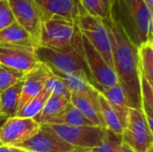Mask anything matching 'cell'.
<instances>
[{"mask_svg": "<svg viewBox=\"0 0 153 152\" xmlns=\"http://www.w3.org/2000/svg\"><path fill=\"white\" fill-rule=\"evenodd\" d=\"M22 85L23 79L8 87L0 93V108L2 118L7 119L15 116L20 101Z\"/></svg>", "mask_w": 153, "mask_h": 152, "instance_id": "cell-19", "label": "cell"}, {"mask_svg": "<svg viewBox=\"0 0 153 152\" xmlns=\"http://www.w3.org/2000/svg\"><path fill=\"white\" fill-rule=\"evenodd\" d=\"M143 1L146 3V4H147L149 7L153 8V0H143Z\"/></svg>", "mask_w": 153, "mask_h": 152, "instance_id": "cell-34", "label": "cell"}, {"mask_svg": "<svg viewBox=\"0 0 153 152\" xmlns=\"http://www.w3.org/2000/svg\"><path fill=\"white\" fill-rule=\"evenodd\" d=\"M0 45H18L32 47L39 46L33 37L16 22L0 30Z\"/></svg>", "mask_w": 153, "mask_h": 152, "instance_id": "cell-17", "label": "cell"}, {"mask_svg": "<svg viewBox=\"0 0 153 152\" xmlns=\"http://www.w3.org/2000/svg\"><path fill=\"white\" fill-rule=\"evenodd\" d=\"M51 73L49 67L42 62H39L31 70L25 73L17 111L22 108L28 101L44 88Z\"/></svg>", "mask_w": 153, "mask_h": 152, "instance_id": "cell-13", "label": "cell"}, {"mask_svg": "<svg viewBox=\"0 0 153 152\" xmlns=\"http://www.w3.org/2000/svg\"><path fill=\"white\" fill-rule=\"evenodd\" d=\"M24 152H32V151H25Z\"/></svg>", "mask_w": 153, "mask_h": 152, "instance_id": "cell-38", "label": "cell"}, {"mask_svg": "<svg viewBox=\"0 0 153 152\" xmlns=\"http://www.w3.org/2000/svg\"><path fill=\"white\" fill-rule=\"evenodd\" d=\"M82 45L93 86L95 88L110 87L118 83L114 68L108 65L103 56L97 51L83 34H82Z\"/></svg>", "mask_w": 153, "mask_h": 152, "instance_id": "cell-8", "label": "cell"}, {"mask_svg": "<svg viewBox=\"0 0 153 152\" xmlns=\"http://www.w3.org/2000/svg\"><path fill=\"white\" fill-rule=\"evenodd\" d=\"M15 22L12 8L8 0H0V30Z\"/></svg>", "mask_w": 153, "mask_h": 152, "instance_id": "cell-30", "label": "cell"}, {"mask_svg": "<svg viewBox=\"0 0 153 152\" xmlns=\"http://www.w3.org/2000/svg\"><path fill=\"white\" fill-rule=\"evenodd\" d=\"M45 87L51 92V94L62 96V97H65L70 100L71 92L66 88V86L62 82V80L58 76L54 74L53 73H51V75L47 80Z\"/></svg>", "mask_w": 153, "mask_h": 152, "instance_id": "cell-29", "label": "cell"}, {"mask_svg": "<svg viewBox=\"0 0 153 152\" xmlns=\"http://www.w3.org/2000/svg\"><path fill=\"white\" fill-rule=\"evenodd\" d=\"M48 125L60 138L73 147L89 149H92L100 145L106 128L100 125Z\"/></svg>", "mask_w": 153, "mask_h": 152, "instance_id": "cell-7", "label": "cell"}, {"mask_svg": "<svg viewBox=\"0 0 153 152\" xmlns=\"http://www.w3.org/2000/svg\"><path fill=\"white\" fill-rule=\"evenodd\" d=\"M66 152H92L91 149L89 148H73L72 150Z\"/></svg>", "mask_w": 153, "mask_h": 152, "instance_id": "cell-33", "label": "cell"}, {"mask_svg": "<svg viewBox=\"0 0 153 152\" xmlns=\"http://www.w3.org/2000/svg\"><path fill=\"white\" fill-rule=\"evenodd\" d=\"M70 100L65 97L50 94L41 111L33 119L39 125L46 124L49 119L60 113Z\"/></svg>", "mask_w": 153, "mask_h": 152, "instance_id": "cell-22", "label": "cell"}, {"mask_svg": "<svg viewBox=\"0 0 153 152\" xmlns=\"http://www.w3.org/2000/svg\"><path fill=\"white\" fill-rule=\"evenodd\" d=\"M35 49L26 46L0 45V64L26 73L39 62Z\"/></svg>", "mask_w": 153, "mask_h": 152, "instance_id": "cell-12", "label": "cell"}, {"mask_svg": "<svg viewBox=\"0 0 153 152\" xmlns=\"http://www.w3.org/2000/svg\"><path fill=\"white\" fill-rule=\"evenodd\" d=\"M122 139L135 152H146L152 147L153 131L150 129L142 110L129 108Z\"/></svg>", "mask_w": 153, "mask_h": 152, "instance_id": "cell-6", "label": "cell"}, {"mask_svg": "<svg viewBox=\"0 0 153 152\" xmlns=\"http://www.w3.org/2000/svg\"><path fill=\"white\" fill-rule=\"evenodd\" d=\"M82 9L101 20L110 18L113 0H78Z\"/></svg>", "mask_w": 153, "mask_h": 152, "instance_id": "cell-26", "label": "cell"}, {"mask_svg": "<svg viewBox=\"0 0 153 152\" xmlns=\"http://www.w3.org/2000/svg\"><path fill=\"white\" fill-rule=\"evenodd\" d=\"M146 152H153V146H152V147H151V148H150L149 150H147V151H146Z\"/></svg>", "mask_w": 153, "mask_h": 152, "instance_id": "cell-36", "label": "cell"}, {"mask_svg": "<svg viewBox=\"0 0 153 152\" xmlns=\"http://www.w3.org/2000/svg\"><path fill=\"white\" fill-rule=\"evenodd\" d=\"M47 125H95L87 119L82 113L70 102L56 116L49 119ZM44 125V124H43Z\"/></svg>", "mask_w": 153, "mask_h": 152, "instance_id": "cell-20", "label": "cell"}, {"mask_svg": "<svg viewBox=\"0 0 153 152\" xmlns=\"http://www.w3.org/2000/svg\"><path fill=\"white\" fill-rule=\"evenodd\" d=\"M25 73L0 64V93L23 79Z\"/></svg>", "mask_w": 153, "mask_h": 152, "instance_id": "cell-28", "label": "cell"}, {"mask_svg": "<svg viewBox=\"0 0 153 152\" xmlns=\"http://www.w3.org/2000/svg\"><path fill=\"white\" fill-rule=\"evenodd\" d=\"M0 118H2V117H1V108H0Z\"/></svg>", "mask_w": 153, "mask_h": 152, "instance_id": "cell-37", "label": "cell"}, {"mask_svg": "<svg viewBox=\"0 0 153 152\" xmlns=\"http://www.w3.org/2000/svg\"><path fill=\"white\" fill-rule=\"evenodd\" d=\"M51 72L58 76L71 93L84 95L92 99H98L99 91L93 86L91 76L83 70L70 73H63L49 67Z\"/></svg>", "mask_w": 153, "mask_h": 152, "instance_id": "cell-14", "label": "cell"}, {"mask_svg": "<svg viewBox=\"0 0 153 152\" xmlns=\"http://www.w3.org/2000/svg\"><path fill=\"white\" fill-rule=\"evenodd\" d=\"M123 142L122 134L105 128L104 136L100 146L92 148V152H118Z\"/></svg>", "mask_w": 153, "mask_h": 152, "instance_id": "cell-27", "label": "cell"}, {"mask_svg": "<svg viewBox=\"0 0 153 152\" xmlns=\"http://www.w3.org/2000/svg\"><path fill=\"white\" fill-rule=\"evenodd\" d=\"M15 22L25 29L39 44L41 13L34 0H8Z\"/></svg>", "mask_w": 153, "mask_h": 152, "instance_id": "cell-11", "label": "cell"}, {"mask_svg": "<svg viewBox=\"0 0 153 152\" xmlns=\"http://www.w3.org/2000/svg\"><path fill=\"white\" fill-rule=\"evenodd\" d=\"M77 24L81 33L89 39L91 45L103 56L108 65L114 68L111 41L103 21L99 17L88 13L81 6Z\"/></svg>", "mask_w": 153, "mask_h": 152, "instance_id": "cell-5", "label": "cell"}, {"mask_svg": "<svg viewBox=\"0 0 153 152\" xmlns=\"http://www.w3.org/2000/svg\"><path fill=\"white\" fill-rule=\"evenodd\" d=\"M138 58L142 73L153 84V40H147L138 47Z\"/></svg>", "mask_w": 153, "mask_h": 152, "instance_id": "cell-24", "label": "cell"}, {"mask_svg": "<svg viewBox=\"0 0 153 152\" xmlns=\"http://www.w3.org/2000/svg\"><path fill=\"white\" fill-rule=\"evenodd\" d=\"M112 7L135 46L152 40L153 11L143 0H114Z\"/></svg>", "mask_w": 153, "mask_h": 152, "instance_id": "cell-2", "label": "cell"}, {"mask_svg": "<svg viewBox=\"0 0 153 152\" xmlns=\"http://www.w3.org/2000/svg\"><path fill=\"white\" fill-rule=\"evenodd\" d=\"M118 152H135L128 144H126V142H122L120 148H119V151Z\"/></svg>", "mask_w": 153, "mask_h": 152, "instance_id": "cell-32", "label": "cell"}, {"mask_svg": "<svg viewBox=\"0 0 153 152\" xmlns=\"http://www.w3.org/2000/svg\"><path fill=\"white\" fill-rule=\"evenodd\" d=\"M70 101L82 113L87 119H89L95 125L105 127L100 114L98 99H92L84 95L71 93Z\"/></svg>", "mask_w": 153, "mask_h": 152, "instance_id": "cell-18", "label": "cell"}, {"mask_svg": "<svg viewBox=\"0 0 153 152\" xmlns=\"http://www.w3.org/2000/svg\"><path fill=\"white\" fill-rule=\"evenodd\" d=\"M0 145H1V142H0Z\"/></svg>", "mask_w": 153, "mask_h": 152, "instance_id": "cell-39", "label": "cell"}, {"mask_svg": "<svg viewBox=\"0 0 153 152\" xmlns=\"http://www.w3.org/2000/svg\"><path fill=\"white\" fill-rule=\"evenodd\" d=\"M77 21L60 15H52L42 21L39 44L51 48L70 47L80 35Z\"/></svg>", "mask_w": 153, "mask_h": 152, "instance_id": "cell-4", "label": "cell"}, {"mask_svg": "<svg viewBox=\"0 0 153 152\" xmlns=\"http://www.w3.org/2000/svg\"><path fill=\"white\" fill-rule=\"evenodd\" d=\"M51 92L44 86V88L38 94H36L30 101H28L22 108L16 112L15 116L21 117H35L43 108Z\"/></svg>", "mask_w": 153, "mask_h": 152, "instance_id": "cell-25", "label": "cell"}, {"mask_svg": "<svg viewBox=\"0 0 153 152\" xmlns=\"http://www.w3.org/2000/svg\"><path fill=\"white\" fill-rule=\"evenodd\" d=\"M113 1H114V0H113Z\"/></svg>", "mask_w": 153, "mask_h": 152, "instance_id": "cell-40", "label": "cell"}, {"mask_svg": "<svg viewBox=\"0 0 153 152\" xmlns=\"http://www.w3.org/2000/svg\"><path fill=\"white\" fill-rule=\"evenodd\" d=\"M25 151L10 145H0V152H24Z\"/></svg>", "mask_w": 153, "mask_h": 152, "instance_id": "cell-31", "label": "cell"}, {"mask_svg": "<svg viewBox=\"0 0 153 152\" xmlns=\"http://www.w3.org/2000/svg\"><path fill=\"white\" fill-rule=\"evenodd\" d=\"M97 90L101 93L108 103L118 114L125 126L127 123V116L129 110V105L125 94V91L119 83L110 87H96Z\"/></svg>", "mask_w": 153, "mask_h": 152, "instance_id": "cell-16", "label": "cell"}, {"mask_svg": "<svg viewBox=\"0 0 153 152\" xmlns=\"http://www.w3.org/2000/svg\"><path fill=\"white\" fill-rule=\"evenodd\" d=\"M141 108L150 129L153 131V84L150 83L140 69Z\"/></svg>", "mask_w": 153, "mask_h": 152, "instance_id": "cell-23", "label": "cell"}, {"mask_svg": "<svg viewBox=\"0 0 153 152\" xmlns=\"http://www.w3.org/2000/svg\"><path fill=\"white\" fill-rule=\"evenodd\" d=\"M35 52L39 61L46 64L48 67L63 73L83 70L90 75L82 52V33H80L74 43L70 47L51 48L38 46Z\"/></svg>", "mask_w": 153, "mask_h": 152, "instance_id": "cell-3", "label": "cell"}, {"mask_svg": "<svg viewBox=\"0 0 153 152\" xmlns=\"http://www.w3.org/2000/svg\"><path fill=\"white\" fill-rule=\"evenodd\" d=\"M42 21L52 15H60L78 21L81 5L78 0H34Z\"/></svg>", "mask_w": 153, "mask_h": 152, "instance_id": "cell-15", "label": "cell"}, {"mask_svg": "<svg viewBox=\"0 0 153 152\" xmlns=\"http://www.w3.org/2000/svg\"><path fill=\"white\" fill-rule=\"evenodd\" d=\"M102 21L109 34L113 67L118 83L125 91L129 108L142 110L138 47L128 38L113 7L110 18Z\"/></svg>", "mask_w": 153, "mask_h": 152, "instance_id": "cell-1", "label": "cell"}, {"mask_svg": "<svg viewBox=\"0 0 153 152\" xmlns=\"http://www.w3.org/2000/svg\"><path fill=\"white\" fill-rule=\"evenodd\" d=\"M4 120H5V119H4V118H0V126H1V125H2V124L4 122Z\"/></svg>", "mask_w": 153, "mask_h": 152, "instance_id": "cell-35", "label": "cell"}, {"mask_svg": "<svg viewBox=\"0 0 153 152\" xmlns=\"http://www.w3.org/2000/svg\"><path fill=\"white\" fill-rule=\"evenodd\" d=\"M39 127L40 125L30 117H9L0 126V142L3 145L16 146L33 136Z\"/></svg>", "mask_w": 153, "mask_h": 152, "instance_id": "cell-9", "label": "cell"}, {"mask_svg": "<svg viewBox=\"0 0 153 152\" xmlns=\"http://www.w3.org/2000/svg\"><path fill=\"white\" fill-rule=\"evenodd\" d=\"M14 147L32 152H66L74 148L60 138L48 125H40L33 136Z\"/></svg>", "mask_w": 153, "mask_h": 152, "instance_id": "cell-10", "label": "cell"}, {"mask_svg": "<svg viewBox=\"0 0 153 152\" xmlns=\"http://www.w3.org/2000/svg\"><path fill=\"white\" fill-rule=\"evenodd\" d=\"M98 99L104 126L107 129H109L117 133L122 134L123 130L126 126L120 119L117 111L113 108V107L108 103V101L101 93H99Z\"/></svg>", "mask_w": 153, "mask_h": 152, "instance_id": "cell-21", "label": "cell"}]
</instances>
